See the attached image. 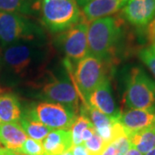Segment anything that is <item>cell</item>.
I'll return each instance as SVG.
<instances>
[{
    "mask_svg": "<svg viewBox=\"0 0 155 155\" xmlns=\"http://www.w3.org/2000/svg\"><path fill=\"white\" fill-rule=\"evenodd\" d=\"M38 41L18 42L4 52V62L12 73L21 78H38L45 72L50 54Z\"/></svg>",
    "mask_w": 155,
    "mask_h": 155,
    "instance_id": "1",
    "label": "cell"
},
{
    "mask_svg": "<svg viewBox=\"0 0 155 155\" xmlns=\"http://www.w3.org/2000/svg\"><path fill=\"white\" fill-rule=\"evenodd\" d=\"M40 11L45 27L53 33L66 31L84 19L77 0H41Z\"/></svg>",
    "mask_w": 155,
    "mask_h": 155,
    "instance_id": "2",
    "label": "cell"
},
{
    "mask_svg": "<svg viewBox=\"0 0 155 155\" xmlns=\"http://www.w3.org/2000/svg\"><path fill=\"white\" fill-rule=\"evenodd\" d=\"M121 22L113 17H105L89 22V54L101 60L107 58L121 36Z\"/></svg>",
    "mask_w": 155,
    "mask_h": 155,
    "instance_id": "3",
    "label": "cell"
},
{
    "mask_svg": "<svg viewBox=\"0 0 155 155\" xmlns=\"http://www.w3.org/2000/svg\"><path fill=\"white\" fill-rule=\"evenodd\" d=\"M43 36L42 30L23 15L0 11V41L4 44L40 41Z\"/></svg>",
    "mask_w": 155,
    "mask_h": 155,
    "instance_id": "4",
    "label": "cell"
},
{
    "mask_svg": "<svg viewBox=\"0 0 155 155\" xmlns=\"http://www.w3.org/2000/svg\"><path fill=\"white\" fill-rule=\"evenodd\" d=\"M124 100L130 109L155 110V82L140 67L129 72Z\"/></svg>",
    "mask_w": 155,
    "mask_h": 155,
    "instance_id": "5",
    "label": "cell"
},
{
    "mask_svg": "<svg viewBox=\"0 0 155 155\" xmlns=\"http://www.w3.org/2000/svg\"><path fill=\"white\" fill-rule=\"evenodd\" d=\"M106 76L104 61L96 56L88 54L78 63L73 82L84 106H88V98L94 90L102 83Z\"/></svg>",
    "mask_w": 155,
    "mask_h": 155,
    "instance_id": "6",
    "label": "cell"
},
{
    "mask_svg": "<svg viewBox=\"0 0 155 155\" xmlns=\"http://www.w3.org/2000/svg\"><path fill=\"white\" fill-rule=\"evenodd\" d=\"M28 116L41 122L52 130L70 129L77 114L67 107L51 102H41L29 111Z\"/></svg>",
    "mask_w": 155,
    "mask_h": 155,
    "instance_id": "7",
    "label": "cell"
},
{
    "mask_svg": "<svg viewBox=\"0 0 155 155\" xmlns=\"http://www.w3.org/2000/svg\"><path fill=\"white\" fill-rule=\"evenodd\" d=\"M41 94L51 103L65 106L77 115L80 112V96L75 84L67 79H55L47 83L42 88Z\"/></svg>",
    "mask_w": 155,
    "mask_h": 155,
    "instance_id": "8",
    "label": "cell"
},
{
    "mask_svg": "<svg viewBox=\"0 0 155 155\" xmlns=\"http://www.w3.org/2000/svg\"><path fill=\"white\" fill-rule=\"evenodd\" d=\"M89 22L83 19L62 35V46L65 54L72 61H79L88 55Z\"/></svg>",
    "mask_w": 155,
    "mask_h": 155,
    "instance_id": "9",
    "label": "cell"
},
{
    "mask_svg": "<svg viewBox=\"0 0 155 155\" xmlns=\"http://www.w3.org/2000/svg\"><path fill=\"white\" fill-rule=\"evenodd\" d=\"M122 13L132 25L144 27L155 18V0H128Z\"/></svg>",
    "mask_w": 155,
    "mask_h": 155,
    "instance_id": "10",
    "label": "cell"
},
{
    "mask_svg": "<svg viewBox=\"0 0 155 155\" xmlns=\"http://www.w3.org/2000/svg\"><path fill=\"white\" fill-rule=\"evenodd\" d=\"M88 105L97 109L110 118L117 119L121 112L117 110L111 92L110 83L108 78L95 89L88 98Z\"/></svg>",
    "mask_w": 155,
    "mask_h": 155,
    "instance_id": "11",
    "label": "cell"
},
{
    "mask_svg": "<svg viewBox=\"0 0 155 155\" xmlns=\"http://www.w3.org/2000/svg\"><path fill=\"white\" fill-rule=\"evenodd\" d=\"M118 121L129 134L155 126V110L130 109L120 114Z\"/></svg>",
    "mask_w": 155,
    "mask_h": 155,
    "instance_id": "12",
    "label": "cell"
},
{
    "mask_svg": "<svg viewBox=\"0 0 155 155\" xmlns=\"http://www.w3.org/2000/svg\"><path fill=\"white\" fill-rule=\"evenodd\" d=\"M128 0H92L83 6L84 19L88 22L102 17H110L119 11Z\"/></svg>",
    "mask_w": 155,
    "mask_h": 155,
    "instance_id": "13",
    "label": "cell"
},
{
    "mask_svg": "<svg viewBox=\"0 0 155 155\" xmlns=\"http://www.w3.org/2000/svg\"><path fill=\"white\" fill-rule=\"evenodd\" d=\"M47 155H60L72 147V134L69 129L51 130L42 141Z\"/></svg>",
    "mask_w": 155,
    "mask_h": 155,
    "instance_id": "14",
    "label": "cell"
},
{
    "mask_svg": "<svg viewBox=\"0 0 155 155\" xmlns=\"http://www.w3.org/2000/svg\"><path fill=\"white\" fill-rule=\"evenodd\" d=\"M28 136L19 122H3L0 124V143L7 149L17 153Z\"/></svg>",
    "mask_w": 155,
    "mask_h": 155,
    "instance_id": "15",
    "label": "cell"
},
{
    "mask_svg": "<svg viewBox=\"0 0 155 155\" xmlns=\"http://www.w3.org/2000/svg\"><path fill=\"white\" fill-rule=\"evenodd\" d=\"M22 117V109L19 100L12 93L0 96V121L3 122H19Z\"/></svg>",
    "mask_w": 155,
    "mask_h": 155,
    "instance_id": "16",
    "label": "cell"
},
{
    "mask_svg": "<svg viewBox=\"0 0 155 155\" xmlns=\"http://www.w3.org/2000/svg\"><path fill=\"white\" fill-rule=\"evenodd\" d=\"M128 139L132 147L146 154L155 147V126L129 134Z\"/></svg>",
    "mask_w": 155,
    "mask_h": 155,
    "instance_id": "17",
    "label": "cell"
},
{
    "mask_svg": "<svg viewBox=\"0 0 155 155\" xmlns=\"http://www.w3.org/2000/svg\"><path fill=\"white\" fill-rule=\"evenodd\" d=\"M41 0H0V11L33 15L40 11Z\"/></svg>",
    "mask_w": 155,
    "mask_h": 155,
    "instance_id": "18",
    "label": "cell"
},
{
    "mask_svg": "<svg viewBox=\"0 0 155 155\" xmlns=\"http://www.w3.org/2000/svg\"><path fill=\"white\" fill-rule=\"evenodd\" d=\"M19 123L28 137L41 142L43 141L46 136L52 130L41 122L28 116V115L22 116L19 120Z\"/></svg>",
    "mask_w": 155,
    "mask_h": 155,
    "instance_id": "19",
    "label": "cell"
},
{
    "mask_svg": "<svg viewBox=\"0 0 155 155\" xmlns=\"http://www.w3.org/2000/svg\"><path fill=\"white\" fill-rule=\"evenodd\" d=\"M93 124L91 122L87 116L84 114H79L77 116L74 122L72 123V127H70V132L72 134V146L83 144L82 140V134L84 130L89 127H92Z\"/></svg>",
    "mask_w": 155,
    "mask_h": 155,
    "instance_id": "20",
    "label": "cell"
},
{
    "mask_svg": "<svg viewBox=\"0 0 155 155\" xmlns=\"http://www.w3.org/2000/svg\"><path fill=\"white\" fill-rule=\"evenodd\" d=\"M17 153L21 155H45V151L42 142L28 138L18 149Z\"/></svg>",
    "mask_w": 155,
    "mask_h": 155,
    "instance_id": "21",
    "label": "cell"
},
{
    "mask_svg": "<svg viewBox=\"0 0 155 155\" xmlns=\"http://www.w3.org/2000/svg\"><path fill=\"white\" fill-rule=\"evenodd\" d=\"M83 145L87 149L90 155H101L108 146L97 132L89 140L84 142Z\"/></svg>",
    "mask_w": 155,
    "mask_h": 155,
    "instance_id": "22",
    "label": "cell"
},
{
    "mask_svg": "<svg viewBox=\"0 0 155 155\" xmlns=\"http://www.w3.org/2000/svg\"><path fill=\"white\" fill-rule=\"evenodd\" d=\"M140 57L155 77V54L153 50L150 48L142 49L140 53Z\"/></svg>",
    "mask_w": 155,
    "mask_h": 155,
    "instance_id": "23",
    "label": "cell"
},
{
    "mask_svg": "<svg viewBox=\"0 0 155 155\" xmlns=\"http://www.w3.org/2000/svg\"><path fill=\"white\" fill-rule=\"evenodd\" d=\"M112 143L116 147V155H125V153L132 147L127 135H122L116 139Z\"/></svg>",
    "mask_w": 155,
    "mask_h": 155,
    "instance_id": "24",
    "label": "cell"
},
{
    "mask_svg": "<svg viewBox=\"0 0 155 155\" xmlns=\"http://www.w3.org/2000/svg\"><path fill=\"white\" fill-rule=\"evenodd\" d=\"M71 149H72V155H90L89 152L83 144L72 146Z\"/></svg>",
    "mask_w": 155,
    "mask_h": 155,
    "instance_id": "25",
    "label": "cell"
},
{
    "mask_svg": "<svg viewBox=\"0 0 155 155\" xmlns=\"http://www.w3.org/2000/svg\"><path fill=\"white\" fill-rule=\"evenodd\" d=\"M95 133H96V130H95L93 126L92 127H89L86 129H84L83 134H82V140H83V143L85 142V141H87V140H89L94 135Z\"/></svg>",
    "mask_w": 155,
    "mask_h": 155,
    "instance_id": "26",
    "label": "cell"
},
{
    "mask_svg": "<svg viewBox=\"0 0 155 155\" xmlns=\"http://www.w3.org/2000/svg\"><path fill=\"white\" fill-rule=\"evenodd\" d=\"M147 34L150 42L153 41L155 40V18L149 23V26L147 28Z\"/></svg>",
    "mask_w": 155,
    "mask_h": 155,
    "instance_id": "27",
    "label": "cell"
},
{
    "mask_svg": "<svg viewBox=\"0 0 155 155\" xmlns=\"http://www.w3.org/2000/svg\"><path fill=\"white\" fill-rule=\"evenodd\" d=\"M101 155H116V149L115 145L113 143L108 145Z\"/></svg>",
    "mask_w": 155,
    "mask_h": 155,
    "instance_id": "28",
    "label": "cell"
},
{
    "mask_svg": "<svg viewBox=\"0 0 155 155\" xmlns=\"http://www.w3.org/2000/svg\"><path fill=\"white\" fill-rule=\"evenodd\" d=\"M125 155H144L142 154L141 153H140L138 150L136 149V148H134V147H131L129 150L127 151V153H125Z\"/></svg>",
    "mask_w": 155,
    "mask_h": 155,
    "instance_id": "29",
    "label": "cell"
},
{
    "mask_svg": "<svg viewBox=\"0 0 155 155\" xmlns=\"http://www.w3.org/2000/svg\"><path fill=\"white\" fill-rule=\"evenodd\" d=\"M1 155H20L17 153H15V152H13V151H11L10 149H7L5 147H4L3 148V151H2V153Z\"/></svg>",
    "mask_w": 155,
    "mask_h": 155,
    "instance_id": "30",
    "label": "cell"
},
{
    "mask_svg": "<svg viewBox=\"0 0 155 155\" xmlns=\"http://www.w3.org/2000/svg\"><path fill=\"white\" fill-rule=\"evenodd\" d=\"M91 1H92V0H77L78 4L81 6H84L87 3L91 2Z\"/></svg>",
    "mask_w": 155,
    "mask_h": 155,
    "instance_id": "31",
    "label": "cell"
},
{
    "mask_svg": "<svg viewBox=\"0 0 155 155\" xmlns=\"http://www.w3.org/2000/svg\"><path fill=\"white\" fill-rule=\"evenodd\" d=\"M60 155H72V149L67 150V152H65V153H61V154Z\"/></svg>",
    "mask_w": 155,
    "mask_h": 155,
    "instance_id": "32",
    "label": "cell"
},
{
    "mask_svg": "<svg viewBox=\"0 0 155 155\" xmlns=\"http://www.w3.org/2000/svg\"><path fill=\"white\" fill-rule=\"evenodd\" d=\"M151 43H152V46H151V48H150L153 50V52L155 54V40L153 41H152Z\"/></svg>",
    "mask_w": 155,
    "mask_h": 155,
    "instance_id": "33",
    "label": "cell"
},
{
    "mask_svg": "<svg viewBox=\"0 0 155 155\" xmlns=\"http://www.w3.org/2000/svg\"><path fill=\"white\" fill-rule=\"evenodd\" d=\"M144 155H155V147L153 150H151L150 152H148L147 153H146Z\"/></svg>",
    "mask_w": 155,
    "mask_h": 155,
    "instance_id": "34",
    "label": "cell"
},
{
    "mask_svg": "<svg viewBox=\"0 0 155 155\" xmlns=\"http://www.w3.org/2000/svg\"><path fill=\"white\" fill-rule=\"evenodd\" d=\"M4 91H5V90H4V89H2V88H1V87H0V96H1V95L4 93Z\"/></svg>",
    "mask_w": 155,
    "mask_h": 155,
    "instance_id": "35",
    "label": "cell"
},
{
    "mask_svg": "<svg viewBox=\"0 0 155 155\" xmlns=\"http://www.w3.org/2000/svg\"><path fill=\"white\" fill-rule=\"evenodd\" d=\"M3 148H4V147H0V155H1V153H2V151H3Z\"/></svg>",
    "mask_w": 155,
    "mask_h": 155,
    "instance_id": "36",
    "label": "cell"
},
{
    "mask_svg": "<svg viewBox=\"0 0 155 155\" xmlns=\"http://www.w3.org/2000/svg\"><path fill=\"white\" fill-rule=\"evenodd\" d=\"M0 124H1V121H0Z\"/></svg>",
    "mask_w": 155,
    "mask_h": 155,
    "instance_id": "37",
    "label": "cell"
},
{
    "mask_svg": "<svg viewBox=\"0 0 155 155\" xmlns=\"http://www.w3.org/2000/svg\"><path fill=\"white\" fill-rule=\"evenodd\" d=\"M20 155H21V154H20ZM45 155H47V154H45Z\"/></svg>",
    "mask_w": 155,
    "mask_h": 155,
    "instance_id": "38",
    "label": "cell"
}]
</instances>
